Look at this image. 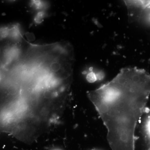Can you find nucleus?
Wrapping results in <instances>:
<instances>
[{
  "label": "nucleus",
  "instance_id": "f257e3e1",
  "mask_svg": "<svg viewBox=\"0 0 150 150\" xmlns=\"http://www.w3.org/2000/svg\"><path fill=\"white\" fill-rule=\"evenodd\" d=\"M150 95V75L136 67L121 69L88 96L107 130L112 150H135V130Z\"/></svg>",
  "mask_w": 150,
  "mask_h": 150
},
{
  "label": "nucleus",
  "instance_id": "f03ea898",
  "mask_svg": "<svg viewBox=\"0 0 150 150\" xmlns=\"http://www.w3.org/2000/svg\"><path fill=\"white\" fill-rule=\"evenodd\" d=\"M86 79L89 82H93L96 80L97 78L96 74L93 71H91L87 75Z\"/></svg>",
  "mask_w": 150,
  "mask_h": 150
},
{
  "label": "nucleus",
  "instance_id": "7ed1b4c3",
  "mask_svg": "<svg viewBox=\"0 0 150 150\" xmlns=\"http://www.w3.org/2000/svg\"><path fill=\"white\" fill-rule=\"evenodd\" d=\"M34 36V35H32V33H28L27 35H26L28 39H29V40H34L35 38H31V36L32 37V36Z\"/></svg>",
  "mask_w": 150,
  "mask_h": 150
},
{
  "label": "nucleus",
  "instance_id": "20e7f679",
  "mask_svg": "<svg viewBox=\"0 0 150 150\" xmlns=\"http://www.w3.org/2000/svg\"><path fill=\"white\" fill-rule=\"evenodd\" d=\"M59 150V149H55V150Z\"/></svg>",
  "mask_w": 150,
  "mask_h": 150
},
{
  "label": "nucleus",
  "instance_id": "39448f33",
  "mask_svg": "<svg viewBox=\"0 0 150 150\" xmlns=\"http://www.w3.org/2000/svg\"><path fill=\"white\" fill-rule=\"evenodd\" d=\"M95 150V149H93V150Z\"/></svg>",
  "mask_w": 150,
  "mask_h": 150
}]
</instances>
